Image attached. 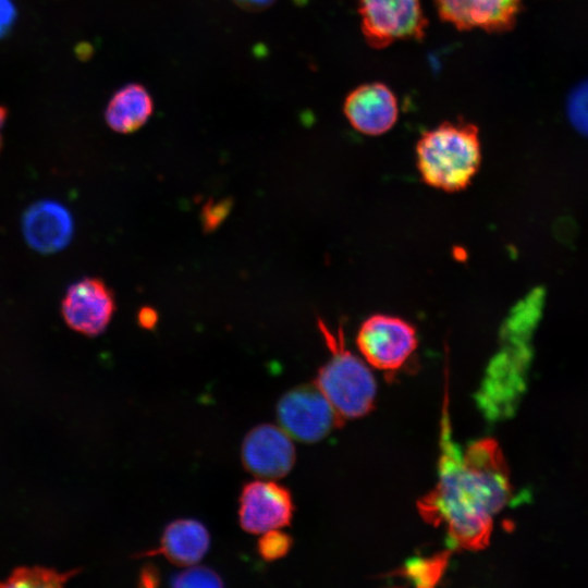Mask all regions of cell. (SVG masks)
<instances>
[{"mask_svg": "<svg viewBox=\"0 0 588 588\" xmlns=\"http://www.w3.org/2000/svg\"><path fill=\"white\" fill-rule=\"evenodd\" d=\"M448 422L445 415L438 481L417 502L418 512L428 524L443 526L454 547L477 551L488 546L493 517L511 499L509 471L497 441L481 439L461 453Z\"/></svg>", "mask_w": 588, "mask_h": 588, "instance_id": "obj_1", "label": "cell"}, {"mask_svg": "<svg viewBox=\"0 0 588 588\" xmlns=\"http://www.w3.org/2000/svg\"><path fill=\"white\" fill-rule=\"evenodd\" d=\"M481 163L476 125L444 122L421 135L416 164L421 181L433 188L456 193L468 187Z\"/></svg>", "mask_w": 588, "mask_h": 588, "instance_id": "obj_2", "label": "cell"}, {"mask_svg": "<svg viewBox=\"0 0 588 588\" xmlns=\"http://www.w3.org/2000/svg\"><path fill=\"white\" fill-rule=\"evenodd\" d=\"M330 358L318 370L314 384L322 392L343 425L367 415L375 405L376 380L366 363L345 345L342 328L332 332L319 320Z\"/></svg>", "mask_w": 588, "mask_h": 588, "instance_id": "obj_3", "label": "cell"}, {"mask_svg": "<svg viewBox=\"0 0 588 588\" xmlns=\"http://www.w3.org/2000/svg\"><path fill=\"white\" fill-rule=\"evenodd\" d=\"M356 344L369 366L392 373L400 370L414 354L418 338L415 327L407 320L376 313L359 326Z\"/></svg>", "mask_w": 588, "mask_h": 588, "instance_id": "obj_4", "label": "cell"}, {"mask_svg": "<svg viewBox=\"0 0 588 588\" xmlns=\"http://www.w3.org/2000/svg\"><path fill=\"white\" fill-rule=\"evenodd\" d=\"M358 11L362 32L373 48L425 35L427 20L420 0H358Z\"/></svg>", "mask_w": 588, "mask_h": 588, "instance_id": "obj_5", "label": "cell"}, {"mask_svg": "<svg viewBox=\"0 0 588 588\" xmlns=\"http://www.w3.org/2000/svg\"><path fill=\"white\" fill-rule=\"evenodd\" d=\"M277 416L293 439L313 443L342 424L322 392L313 383L286 392L279 401Z\"/></svg>", "mask_w": 588, "mask_h": 588, "instance_id": "obj_6", "label": "cell"}, {"mask_svg": "<svg viewBox=\"0 0 588 588\" xmlns=\"http://www.w3.org/2000/svg\"><path fill=\"white\" fill-rule=\"evenodd\" d=\"M293 512L290 491L273 481H252L242 490L238 518L241 527L247 532L264 534L287 526Z\"/></svg>", "mask_w": 588, "mask_h": 588, "instance_id": "obj_7", "label": "cell"}, {"mask_svg": "<svg viewBox=\"0 0 588 588\" xmlns=\"http://www.w3.org/2000/svg\"><path fill=\"white\" fill-rule=\"evenodd\" d=\"M114 309L112 291L97 278H85L72 284L62 301V316L66 324L88 336L105 331Z\"/></svg>", "mask_w": 588, "mask_h": 588, "instance_id": "obj_8", "label": "cell"}, {"mask_svg": "<svg viewBox=\"0 0 588 588\" xmlns=\"http://www.w3.org/2000/svg\"><path fill=\"white\" fill-rule=\"evenodd\" d=\"M244 467L264 479H278L290 473L295 463L291 437L270 424L258 425L245 437L242 446Z\"/></svg>", "mask_w": 588, "mask_h": 588, "instance_id": "obj_9", "label": "cell"}, {"mask_svg": "<svg viewBox=\"0 0 588 588\" xmlns=\"http://www.w3.org/2000/svg\"><path fill=\"white\" fill-rule=\"evenodd\" d=\"M343 110L351 125L369 136L387 133L399 115L394 94L381 83L364 84L355 88L346 97Z\"/></svg>", "mask_w": 588, "mask_h": 588, "instance_id": "obj_10", "label": "cell"}, {"mask_svg": "<svg viewBox=\"0 0 588 588\" xmlns=\"http://www.w3.org/2000/svg\"><path fill=\"white\" fill-rule=\"evenodd\" d=\"M439 15L458 29L502 32L511 28L520 0H434Z\"/></svg>", "mask_w": 588, "mask_h": 588, "instance_id": "obj_11", "label": "cell"}, {"mask_svg": "<svg viewBox=\"0 0 588 588\" xmlns=\"http://www.w3.org/2000/svg\"><path fill=\"white\" fill-rule=\"evenodd\" d=\"M22 228L30 247L51 254L64 248L73 234V220L68 209L53 200H40L27 208Z\"/></svg>", "mask_w": 588, "mask_h": 588, "instance_id": "obj_12", "label": "cell"}, {"mask_svg": "<svg viewBox=\"0 0 588 588\" xmlns=\"http://www.w3.org/2000/svg\"><path fill=\"white\" fill-rule=\"evenodd\" d=\"M209 546V532L200 522L176 519L164 528L159 548L142 555L162 554L176 565L191 566L205 556Z\"/></svg>", "mask_w": 588, "mask_h": 588, "instance_id": "obj_13", "label": "cell"}, {"mask_svg": "<svg viewBox=\"0 0 588 588\" xmlns=\"http://www.w3.org/2000/svg\"><path fill=\"white\" fill-rule=\"evenodd\" d=\"M154 102L148 90L132 83L120 88L109 101L105 118L114 132L128 134L140 128L150 118Z\"/></svg>", "mask_w": 588, "mask_h": 588, "instance_id": "obj_14", "label": "cell"}, {"mask_svg": "<svg viewBox=\"0 0 588 588\" xmlns=\"http://www.w3.org/2000/svg\"><path fill=\"white\" fill-rule=\"evenodd\" d=\"M78 573L79 569L60 573L41 566H22L15 568L4 581H0V587H62Z\"/></svg>", "mask_w": 588, "mask_h": 588, "instance_id": "obj_15", "label": "cell"}, {"mask_svg": "<svg viewBox=\"0 0 588 588\" xmlns=\"http://www.w3.org/2000/svg\"><path fill=\"white\" fill-rule=\"evenodd\" d=\"M449 558V551L429 558H417L406 563L399 574L416 586L432 587L443 576Z\"/></svg>", "mask_w": 588, "mask_h": 588, "instance_id": "obj_16", "label": "cell"}, {"mask_svg": "<svg viewBox=\"0 0 588 588\" xmlns=\"http://www.w3.org/2000/svg\"><path fill=\"white\" fill-rule=\"evenodd\" d=\"M566 113L574 128L588 136V79L577 84L569 93Z\"/></svg>", "mask_w": 588, "mask_h": 588, "instance_id": "obj_17", "label": "cell"}, {"mask_svg": "<svg viewBox=\"0 0 588 588\" xmlns=\"http://www.w3.org/2000/svg\"><path fill=\"white\" fill-rule=\"evenodd\" d=\"M170 584L175 588H209L222 587V578L213 569L206 566H189L188 568L174 574Z\"/></svg>", "mask_w": 588, "mask_h": 588, "instance_id": "obj_18", "label": "cell"}, {"mask_svg": "<svg viewBox=\"0 0 588 588\" xmlns=\"http://www.w3.org/2000/svg\"><path fill=\"white\" fill-rule=\"evenodd\" d=\"M292 538L278 529L261 534L257 542L259 555L265 561H275L286 555L292 548Z\"/></svg>", "mask_w": 588, "mask_h": 588, "instance_id": "obj_19", "label": "cell"}, {"mask_svg": "<svg viewBox=\"0 0 588 588\" xmlns=\"http://www.w3.org/2000/svg\"><path fill=\"white\" fill-rule=\"evenodd\" d=\"M230 205L224 200L220 204L208 206L204 210V224L206 229H213L220 223L229 211Z\"/></svg>", "mask_w": 588, "mask_h": 588, "instance_id": "obj_20", "label": "cell"}, {"mask_svg": "<svg viewBox=\"0 0 588 588\" xmlns=\"http://www.w3.org/2000/svg\"><path fill=\"white\" fill-rule=\"evenodd\" d=\"M16 17V10L11 0H0V38L11 29Z\"/></svg>", "mask_w": 588, "mask_h": 588, "instance_id": "obj_21", "label": "cell"}, {"mask_svg": "<svg viewBox=\"0 0 588 588\" xmlns=\"http://www.w3.org/2000/svg\"><path fill=\"white\" fill-rule=\"evenodd\" d=\"M159 584L158 572L154 566L146 565L139 575V585L145 587H154Z\"/></svg>", "mask_w": 588, "mask_h": 588, "instance_id": "obj_22", "label": "cell"}, {"mask_svg": "<svg viewBox=\"0 0 588 588\" xmlns=\"http://www.w3.org/2000/svg\"><path fill=\"white\" fill-rule=\"evenodd\" d=\"M235 4L247 11H262L274 3L275 0H233Z\"/></svg>", "mask_w": 588, "mask_h": 588, "instance_id": "obj_23", "label": "cell"}, {"mask_svg": "<svg viewBox=\"0 0 588 588\" xmlns=\"http://www.w3.org/2000/svg\"><path fill=\"white\" fill-rule=\"evenodd\" d=\"M158 320L157 313L150 307H144L138 313V323L146 329H152Z\"/></svg>", "mask_w": 588, "mask_h": 588, "instance_id": "obj_24", "label": "cell"}, {"mask_svg": "<svg viewBox=\"0 0 588 588\" xmlns=\"http://www.w3.org/2000/svg\"><path fill=\"white\" fill-rule=\"evenodd\" d=\"M7 117V110L0 106V146H1V128Z\"/></svg>", "mask_w": 588, "mask_h": 588, "instance_id": "obj_25", "label": "cell"}]
</instances>
